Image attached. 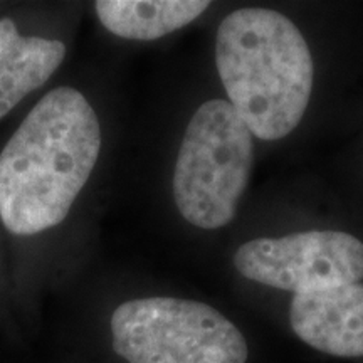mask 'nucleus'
Returning a JSON list of instances; mask_svg holds the SVG:
<instances>
[{
    "label": "nucleus",
    "mask_w": 363,
    "mask_h": 363,
    "mask_svg": "<svg viewBox=\"0 0 363 363\" xmlns=\"http://www.w3.org/2000/svg\"><path fill=\"white\" fill-rule=\"evenodd\" d=\"M101 150V126L78 89L49 91L0 155V217L17 235L61 224L89 180Z\"/></svg>",
    "instance_id": "f257e3e1"
},
{
    "label": "nucleus",
    "mask_w": 363,
    "mask_h": 363,
    "mask_svg": "<svg viewBox=\"0 0 363 363\" xmlns=\"http://www.w3.org/2000/svg\"><path fill=\"white\" fill-rule=\"evenodd\" d=\"M216 65L252 135L274 142L299 125L311 96L313 59L288 17L261 7L229 13L217 30Z\"/></svg>",
    "instance_id": "f03ea898"
},
{
    "label": "nucleus",
    "mask_w": 363,
    "mask_h": 363,
    "mask_svg": "<svg viewBox=\"0 0 363 363\" xmlns=\"http://www.w3.org/2000/svg\"><path fill=\"white\" fill-rule=\"evenodd\" d=\"M252 133L224 99L203 103L190 120L174 172V199L189 224L219 229L235 217L252 170Z\"/></svg>",
    "instance_id": "7ed1b4c3"
},
{
    "label": "nucleus",
    "mask_w": 363,
    "mask_h": 363,
    "mask_svg": "<svg viewBox=\"0 0 363 363\" xmlns=\"http://www.w3.org/2000/svg\"><path fill=\"white\" fill-rule=\"evenodd\" d=\"M113 348L130 363H246L238 326L206 303L131 299L111 316Z\"/></svg>",
    "instance_id": "20e7f679"
},
{
    "label": "nucleus",
    "mask_w": 363,
    "mask_h": 363,
    "mask_svg": "<svg viewBox=\"0 0 363 363\" xmlns=\"http://www.w3.org/2000/svg\"><path fill=\"white\" fill-rule=\"evenodd\" d=\"M234 266L244 278L294 294L363 279V242L337 230H311L249 240Z\"/></svg>",
    "instance_id": "39448f33"
},
{
    "label": "nucleus",
    "mask_w": 363,
    "mask_h": 363,
    "mask_svg": "<svg viewBox=\"0 0 363 363\" xmlns=\"http://www.w3.org/2000/svg\"><path fill=\"white\" fill-rule=\"evenodd\" d=\"M291 328L303 342L333 357H363V284L294 294Z\"/></svg>",
    "instance_id": "423d86ee"
},
{
    "label": "nucleus",
    "mask_w": 363,
    "mask_h": 363,
    "mask_svg": "<svg viewBox=\"0 0 363 363\" xmlns=\"http://www.w3.org/2000/svg\"><path fill=\"white\" fill-rule=\"evenodd\" d=\"M61 40L22 35L11 19L0 21V120L61 66Z\"/></svg>",
    "instance_id": "0eeeda50"
},
{
    "label": "nucleus",
    "mask_w": 363,
    "mask_h": 363,
    "mask_svg": "<svg viewBox=\"0 0 363 363\" xmlns=\"http://www.w3.org/2000/svg\"><path fill=\"white\" fill-rule=\"evenodd\" d=\"M208 6L201 0H98L94 11L118 38L153 40L190 24Z\"/></svg>",
    "instance_id": "6e6552de"
}]
</instances>
